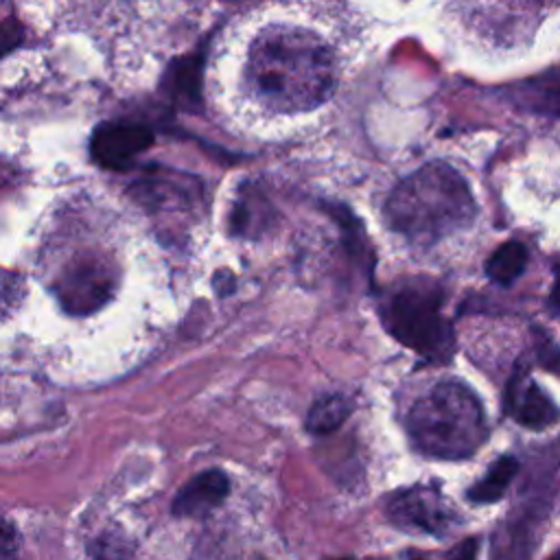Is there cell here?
Instances as JSON below:
<instances>
[{
	"instance_id": "obj_1",
	"label": "cell",
	"mask_w": 560,
	"mask_h": 560,
	"mask_svg": "<svg viewBox=\"0 0 560 560\" xmlns=\"http://www.w3.org/2000/svg\"><path fill=\"white\" fill-rule=\"evenodd\" d=\"M245 83L254 101L276 114L311 112L335 90L332 50L308 28L267 26L249 44Z\"/></svg>"
},
{
	"instance_id": "obj_2",
	"label": "cell",
	"mask_w": 560,
	"mask_h": 560,
	"mask_svg": "<svg viewBox=\"0 0 560 560\" xmlns=\"http://www.w3.org/2000/svg\"><path fill=\"white\" fill-rule=\"evenodd\" d=\"M475 201L464 177L444 162H429L407 175L385 201V221L411 245H435L466 228Z\"/></svg>"
},
{
	"instance_id": "obj_3",
	"label": "cell",
	"mask_w": 560,
	"mask_h": 560,
	"mask_svg": "<svg viewBox=\"0 0 560 560\" xmlns=\"http://www.w3.org/2000/svg\"><path fill=\"white\" fill-rule=\"evenodd\" d=\"M405 424L411 444L435 459L470 457L488 435L479 398L457 381H442L420 396Z\"/></svg>"
},
{
	"instance_id": "obj_4",
	"label": "cell",
	"mask_w": 560,
	"mask_h": 560,
	"mask_svg": "<svg viewBox=\"0 0 560 560\" xmlns=\"http://www.w3.org/2000/svg\"><path fill=\"white\" fill-rule=\"evenodd\" d=\"M442 291L433 280L409 278L396 282L383 298L381 315L385 328L409 350L427 361H448L455 337L442 315Z\"/></svg>"
},
{
	"instance_id": "obj_5",
	"label": "cell",
	"mask_w": 560,
	"mask_h": 560,
	"mask_svg": "<svg viewBox=\"0 0 560 560\" xmlns=\"http://www.w3.org/2000/svg\"><path fill=\"white\" fill-rule=\"evenodd\" d=\"M118 267L92 249L72 256L52 280V295L68 315L101 311L118 289Z\"/></svg>"
},
{
	"instance_id": "obj_6",
	"label": "cell",
	"mask_w": 560,
	"mask_h": 560,
	"mask_svg": "<svg viewBox=\"0 0 560 560\" xmlns=\"http://www.w3.org/2000/svg\"><path fill=\"white\" fill-rule=\"evenodd\" d=\"M387 516L400 529L442 536L455 525L457 514L438 488L413 486L389 497Z\"/></svg>"
},
{
	"instance_id": "obj_7",
	"label": "cell",
	"mask_w": 560,
	"mask_h": 560,
	"mask_svg": "<svg viewBox=\"0 0 560 560\" xmlns=\"http://www.w3.org/2000/svg\"><path fill=\"white\" fill-rule=\"evenodd\" d=\"M151 144L153 131L147 125L112 120L94 129L90 140V155L103 168L122 171Z\"/></svg>"
},
{
	"instance_id": "obj_8",
	"label": "cell",
	"mask_w": 560,
	"mask_h": 560,
	"mask_svg": "<svg viewBox=\"0 0 560 560\" xmlns=\"http://www.w3.org/2000/svg\"><path fill=\"white\" fill-rule=\"evenodd\" d=\"M228 492L230 481L221 470H203L195 475L186 486H182V490L173 499L171 510L175 516L199 518L217 510L225 501Z\"/></svg>"
},
{
	"instance_id": "obj_9",
	"label": "cell",
	"mask_w": 560,
	"mask_h": 560,
	"mask_svg": "<svg viewBox=\"0 0 560 560\" xmlns=\"http://www.w3.org/2000/svg\"><path fill=\"white\" fill-rule=\"evenodd\" d=\"M508 411L529 429H545L558 420V409L545 396V392L536 383L521 385L512 383L508 394Z\"/></svg>"
},
{
	"instance_id": "obj_10",
	"label": "cell",
	"mask_w": 560,
	"mask_h": 560,
	"mask_svg": "<svg viewBox=\"0 0 560 560\" xmlns=\"http://www.w3.org/2000/svg\"><path fill=\"white\" fill-rule=\"evenodd\" d=\"M518 472V462L512 455L499 457L488 472L468 490V499L472 503H494L510 488L514 475Z\"/></svg>"
},
{
	"instance_id": "obj_11",
	"label": "cell",
	"mask_w": 560,
	"mask_h": 560,
	"mask_svg": "<svg viewBox=\"0 0 560 560\" xmlns=\"http://www.w3.org/2000/svg\"><path fill=\"white\" fill-rule=\"evenodd\" d=\"M527 265V247L523 243H503L486 262V273L497 284H512Z\"/></svg>"
},
{
	"instance_id": "obj_12",
	"label": "cell",
	"mask_w": 560,
	"mask_h": 560,
	"mask_svg": "<svg viewBox=\"0 0 560 560\" xmlns=\"http://www.w3.org/2000/svg\"><path fill=\"white\" fill-rule=\"evenodd\" d=\"M348 416H350V400L341 394H326L313 402L306 416V427L308 431L324 435L339 429Z\"/></svg>"
},
{
	"instance_id": "obj_13",
	"label": "cell",
	"mask_w": 560,
	"mask_h": 560,
	"mask_svg": "<svg viewBox=\"0 0 560 560\" xmlns=\"http://www.w3.org/2000/svg\"><path fill=\"white\" fill-rule=\"evenodd\" d=\"M267 214L269 210H267L265 197H260L258 192L243 190L232 210V219H230L232 232L241 236H254L267 225Z\"/></svg>"
},
{
	"instance_id": "obj_14",
	"label": "cell",
	"mask_w": 560,
	"mask_h": 560,
	"mask_svg": "<svg viewBox=\"0 0 560 560\" xmlns=\"http://www.w3.org/2000/svg\"><path fill=\"white\" fill-rule=\"evenodd\" d=\"M479 551V540L477 538H466L459 545H455L446 556L442 558H429V556H411V560H477Z\"/></svg>"
},
{
	"instance_id": "obj_15",
	"label": "cell",
	"mask_w": 560,
	"mask_h": 560,
	"mask_svg": "<svg viewBox=\"0 0 560 560\" xmlns=\"http://www.w3.org/2000/svg\"><path fill=\"white\" fill-rule=\"evenodd\" d=\"M540 361L547 370H553L556 374H560V350L551 343H545L540 348Z\"/></svg>"
},
{
	"instance_id": "obj_16",
	"label": "cell",
	"mask_w": 560,
	"mask_h": 560,
	"mask_svg": "<svg viewBox=\"0 0 560 560\" xmlns=\"http://www.w3.org/2000/svg\"><path fill=\"white\" fill-rule=\"evenodd\" d=\"M11 538H13V532H11V525L7 523V525H4V534H2V560H9L11 553H13Z\"/></svg>"
},
{
	"instance_id": "obj_17",
	"label": "cell",
	"mask_w": 560,
	"mask_h": 560,
	"mask_svg": "<svg viewBox=\"0 0 560 560\" xmlns=\"http://www.w3.org/2000/svg\"><path fill=\"white\" fill-rule=\"evenodd\" d=\"M551 304L560 311V271H558V280H556V287L551 291Z\"/></svg>"
},
{
	"instance_id": "obj_18",
	"label": "cell",
	"mask_w": 560,
	"mask_h": 560,
	"mask_svg": "<svg viewBox=\"0 0 560 560\" xmlns=\"http://www.w3.org/2000/svg\"><path fill=\"white\" fill-rule=\"evenodd\" d=\"M547 560H560V547H558V549H556Z\"/></svg>"
}]
</instances>
